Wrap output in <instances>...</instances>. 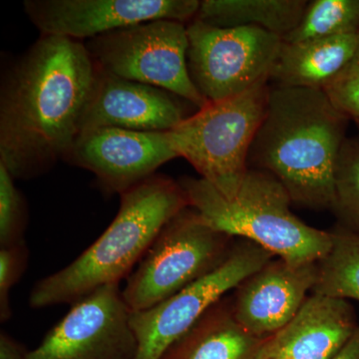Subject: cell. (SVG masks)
I'll return each instance as SVG.
<instances>
[{
    "instance_id": "1",
    "label": "cell",
    "mask_w": 359,
    "mask_h": 359,
    "mask_svg": "<svg viewBox=\"0 0 359 359\" xmlns=\"http://www.w3.org/2000/svg\"><path fill=\"white\" fill-rule=\"evenodd\" d=\"M86 45L41 35L4 73L0 88V163L28 181L69 156L95 80Z\"/></svg>"
},
{
    "instance_id": "2",
    "label": "cell",
    "mask_w": 359,
    "mask_h": 359,
    "mask_svg": "<svg viewBox=\"0 0 359 359\" xmlns=\"http://www.w3.org/2000/svg\"><path fill=\"white\" fill-rule=\"evenodd\" d=\"M348 121L323 90L271 86L248 166L276 177L292 203L332 208Z\"/></svg>"
},
{
    "instance_id": "3",
    "label": "cell",
    "mask_w": 359,
    "mask_h": 359,
    "mask_svg": "<svg viewBox=\"0 0 359 359\" xmlns=\"http://www.w3.org/2000/svg\"><path fill=\"white\" fill-rule=\"evenodd\" d=\"M183 188L154 175L120 195L117 216L102 235L65 269L42 278L30 292V308L73 304L106 285H119L165 224L188 207Z\"/></svg>"
},
{
    "instance_id": "4",
    "label": "cell",
    "mask_w": 359,
    "mask_h": 359,
    "mask_svg": "<svg viewBox=\"0 0 359 359\" xmlns=\"http://www.w3.org/2000/svg\"><path fill=\"white\" fill-rule=\"evenodd\" d=\"M189 205L212 229L242 237L292 264L320 263L334 233L304 224L290 211L289 193L268 172L248 169L231 192L223 195L204 179L180 182Z\"/></svg>"
},
{
    "instance_id": "5",
    "label": "cell",
    "mask_w": 359,
    "mask_h": 359,
    "mask_svg": "<svg viewBox=\"0 0 359 359\" xmlns=\"http://www.w3.org/2000/svg\"><path fill=\"white\" fill-rule=\"evenodd\" d=\"M269 83L209 102L170 131L179 157L223 195L231 192L249 169L250 147L268 107Z\"/></svg>"
},
{
    "instance_id": "6",
    "label": "cell",
    "mask_w": 359,
    "mask_h": 359,
    "mask_svg": "<svg viewBox=\"0 0 359 359\" xmlns=\"http://www.w3.org/2000/svg\"><path fill=\"white\" fill-rule=\"evenodd\" d=\"M229 236L208 226L190 205L170 219L127 278L123 299L145 311L214 271L230 252Z\"/></svg>"
},
{
    "instance_id": "7",
    "label": "cell",
    "mask_w": 359,
    "mask_h": 359,
    "mask_svg": "<svg viewBox=\"0 0 359 359\" xmlns=\"http://www.w3.org/2000/svg\"><path fill=\"white\" fill-rule=\"evenodd\" d=\"M85 45L96 65L110 74L165 90L198 109L209 104L189 72L186 23L149 21L87 40Z\"/></svg>"
},
{
    "instance_id": "8",
    "label": "cell",
    "mask_w": 359,
    "mask_h": 359,
    "mask_svg": "<svg viewBox=\"0 0 359 359\" xmlns=\"http://www.w3.org/2000/svg\"><path fill=\"white\" fill-rule=\"evenodd\" d=\"M187 29L189 72L208 102L269 82L280 37L252 26L215 27L197 20L188 23Z\"/></svg>"
},
{
    "instance_id": "9",
    "label": "cell",
    "mask_w": 359,
    "mask_h": 359,
    "mask_svg": "<svg viewBox=\"0 0 359 359\" xmlns=\"http://www.w3.org/2000/svg\"><path fill=\"white\" fill-rule=\"evenodd\" d=\"M273 254L254 243L231 248L214 271L145 311L131 313L138 348L135 359H161L177 340L221 301L273 259Z\"/></svg>"
},
{
    "instance_id": "10",
    "label": "cell",
    "mask_w": 359,
    "mask_h": 359,
    "mask_svg": "<svg viewBox=\"0 0 359 359\" xmlns=\"http://www.w3.org/2000/svg\"><path fill=\"white\" fill-rule=\"evenodd\" d=\"M131 313L117 283L73 304L27 359H135Z\"/></svg>"
},
{
    "instance_id": "11",
    "label": "cell",
    "mask_w": 359,
    "mask_h": 359,
    "mask_svg": "<svg viewBox=\"0 0 359 359\" xmlns=\"http://www.w3.org/2000/svg\"><path fill=\"white\" fill-rule=\"evenodd\" d=\"M199 0H26V15L41 35L81 41L158 20L190 23ZM82 42V41H81Z\"/></svg>"
},
{
    "instance_id": "12",
    "label": "cell",
    "mask_w": 359,
    "mask_h": 359,
    "mask_svg": "<svg viewBox=\"0 0 359 359\" xmlns=\"http://www.w3.org/2000/svg\"><path fill=\"white\" fill-rule=\"evenodd\" d=\"M171 134L98 128L78 136L65 162L95 175L104 192H126L178 158Z\"/></svg>"
},
{
    "instance_id": "13",
    "label": "cell",
    "mask_w": 359,
    "mask_h": 359,
    "mask_svg": "<svg viewBox=\"0 0 359 359\" xmlns=\"http://www.w3.org/2000/svg\"><path fill=\"white\" fill-rule=\"evenodd\" d=\"M178 98L158 87L115 76L97 66L80 134L105 127L142 132L171 131L188 117Z\"/></svg>"
},
{
    "instance_id": "14",
    "label": "cell",
    "mask_w": 359,
    "mask_h": 359,
    "mask_svg": "<svg viewBox=\"0 0 359 359\" xmlns=\"http://www.w3.org/2000/svg\"><path fill=\"white\" fill-rule=\"evenodd\" d=\"M318 276V263L271 261L238 285L233 318L250 334L271 337L297 316Z\"/></svg>"
},
{
    "instance_id": "15",
    "label": "cell",
    "mask_w": 359,
    "mask_h": 359,
    "mask_svg": "<svg viewBox=\"0 0 359 359\" xmlns=\"http://www.w3.org/2000/svg\"><path fill=\"white\" fill-rule=\"evenodd\" d=\"M359 325L346 299L313 294L283 330L266 337L263 359H330Z\"/></svg>"
},
{
    "instance_id": "16",
    "label": "cell",
    "mask_w": 359,
    "mask_h": 359,
    "mask_svg": "<svg viewBox=\"0 0 359 359\" xmlns=\"http://www.w3.org/2000/svg\"><path fill=\"white\" fill-rule=\"evenodd\" d=\"M359 44V35L282 42L269 75L273 86L321 89L342 70Z\"/></svg>"
},
{
    "instance_id": "17",
    "label": "cell",
    "mask_w": 359,
    "mask_h": 359,
    "mask_svg": "<svg viewBox=\"0 0 359 359\" xmlns=\"http://www.w3.org/2000/svg\"><path fill=\"white\" fill-rule=\"evenodd\" d=\"M221 301L208 309L161 359H263L266 339L241 327L231 304Z\"/></svg>"
},
{
    "instance_id": "18",
    "label": "cell",
    "mask_w": 359,
    "mask_h": 359,
    "mask_svg": "<svg viewBox=\"0 0 359 359\" xmlns=\"http://www.w3.org/2000/svg\"><path fill=\"white\" fill-rule=\"evenodd\" d=\"M306 0H204L194 20L215 27L252 26L283 39L299 25Z\"/></svg>"
},
{
    "instance_id": "19",
    "label": "cell",
    "mask_w": 359,
    "mask_h": 359,
    "mask_svg": "<svg viewBox=\"0 0 359 359\" xmlns=\"http://www.w3.org/2000/svg\"><path fill=\"white\" fill-rule=\"evenodd\" d=\"M313 292L359 302V233H334L332 249L318 263Z\"/></svg>"
},
{
    "instance_id": "20",
    "label": "cell",
    "mask_w": 359,
    "mask_h": 359,
    "mask_svg": "<svg viewBox=\"0 0 359 359\" xmlns=\"http://www.w3.org/2000/svg\"><path fill=\"white\" fill-rule=\"evenodd\" d=\"M342 35H359V0L309 1L299 25L283 40L301 42Z\"/></svg>"
},
{
    "instance_id": "21",
    "label": "cell",
    "mask_w": 359,
    "mask_h": 359,
    "mask_svg": "<svg viewBox=\"0 0 359 359\" xmlns=\"http://www.w3.org/2000/svg\"><path fill=\"white\" fill-rule=\"evenodd\" d=\"M335 200L332 209L359 233V137L346 138L335 169Z\"/></svg>"
},
{
    "instance_id": "22",
    "label": "cell",
    "mask_w": 359,
    "mask_h": 359,
    "mask_svg": "<svg viewBox=\"0 0 359 359\" xmlns=\"http://www.w3.org/2000/svg\"><path fill=\"white\" fill-rule=\"evenodd\" d=\"M27 205L15 186V180L0 163V248L25 242Z\"/></svg>"
},
{
    "instance_id": "23",
    "label": "cell",
    "mask_w": 359,
    "mask_h": 359,
    "mask_svg": "<svg viewBox=\"0 0 359 359\" xmlns=\"http://www.w3.org/2000/svg\"><path fill=\"white\" fill-rule=\"evenodd\" d=\"M332 105L349 120H359V44L346 65L323 88Z\"/></svg>"
},
{
    "instance_id": "24",
    "label": "cell",
    "mask_w": 359,
    "mask_h": 359,
    "mask_svg": "<svg viewBox=\"0 0 359 359\" xmlns=\"http://www.w3.org/2000/svg\"><path fill=\"white\" fill-rule=\"evenodd\" d=\"M28 252L25 242L0 248V320L6 323L13 316L11 292L27 269Z\"/></svg>"
},
{
    "instance_id": "25",
    "label": "cell",
    "mask_w": 359,
    "mask_h": 359,
    "mask_svg": "<svg viewBox=\"0 0 359 359\" xmlns=\"http://www.w3.org/2000/svg\"><path fill=\"white\" fill-rule=\"evenodd\" d=\"M28 351L6 332L0 334V359H27Z\"/></svg>"
},
{
    "instance_id": "26",
    "label": "cell",
    "mask_w": 359,
    "mask_h": 359,
    "mask_svg": "<svg viewBox=\"0 0 359 359\" xmlns=\"http://www.w3.org/2000/svg\"><path fill=\"white\" fill-rule=\"evenodd\" d=\"M330 359H359V327L346 346Z\"/></svg>"
},
{
    "instance_id": "27",
    "label": "cell",
    "mask_w": 359,
    "mask_h": 359,
    "mask_svg": "<svg viewBox=\"0 0 359 359\" xmlns=\"http://www.w3.org/2000/svg\"><path fill=\"white\" fill-rule=\"evenodd\" d=\"M356 123V124H358V126L359 127V120H356V121H354Z\"/></svg>"
}]
</instances>
